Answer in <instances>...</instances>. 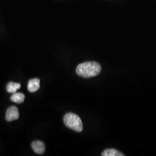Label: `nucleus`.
<instances>
[{
	"instance_id": "f257e3e1",
	"label": "nucleus",
	"mask_w": 156,
	"mask_h": 156,
	"mask_svg": "<svg viewBox=\"0 0 156 156\" xmlns=\"http://www.w3.org/2000/svg\"><path fill=\"white\" fill-rule=\"evenodd\" d=\"M101 71V67L99 63L95 62H87L78 65L76 69V73L79 76L89 78L98 75Z\"/></svg>"
},
{
	"instance_id": "f03ea898",
	"label": "nucleus",
	"mask_w": 156,
	"mask_h": 156,
	"mask_svg": "<svg viewBox=\"0 0 156 156\" xmlns=\"http://www.w3.org/2000/svg\"><path fill=\"white\" fill-rule=\"evenodd\" d=\"M64 123L68 128L80 133L83 130V123L80 118L73 113H67L63 119Z\"/></svg>"
},
{
	"instance_id": "7ed1b4c3",
	"label": "nucleus",
	"mask_w": 156,
	"mask_h": 156,
	"mask_svg": "<svg viewBox=\"0 0 156 156\" xmlns=\"http://www.w3.org/2000/svg\"><path fill=\"white\" fill-rule=\"evenodd\" d=\"M19 117L18 109L16 106L9 107L6 112L5 119L7 122H12L17 120Z\"/></svg>"
},
{
	"instance_id": "20e7f679",
	"label": "nucleus",
	"mask_w": 156,
	"mask_h": 156,
	"mask_svg": "<svg viewBox=\"0 0 156 156\" xmlns=\"http://www.w3.org/2000/svg\"><path fill=\"white\" fill-rule=\"evenodd\" d=\"M31 147L36 153L38 154H43L45 151L44 144L39 140H35L31 144Z\"/></svg>"
},
{
	"instance_id": "39448f33",
	"label": "nucleus",
	"mask_w": 156,
	"mask_h": 156,
	"mask_svg": "<svg viewBox=\"0 0 156 156\" xmlns=\"http://www.w3.org/2000/svg\"><path fill=\"white\" fill-rule=\"evenodd\" d=\"M40 87V80L39 79H33L29 80L28 83V91L31 93L37 91Z\"/></svg>"
},
{
	"instance_id": "423d86ee",
	"label": "nucleus",
	"mask_w": 156,
	"mask_h": 156,
	"mask_svg": "<svg viewBox=\"0 0 156 156\" xmlns=\"http://www.w3.org/2000/svg\"><path fill=\"white\" fill-rule=\"evenodd\" d=\"M20 87H21L20 84L11 82L6 86V91L9 93L13 94L16 93L17 90L19 89Z\"/></svg>"
},
{
	"instance_id": "0eeeda50",
	"label": "nucleus",
	"mask_w": 156,
	"mask_h": 156,
	"mask_svg": "<svg viewBox=\"0 0 156 156\" xmlns=\"http://www.w3.org/2000/svg\"><path fill=\"white\" fill-rule=\"evenodd\" d=\"M101 155L102 156H123L122 153L115 149H108L102 151Z\"/></svg>"
},
{
	"instance_id": "6e6552de",
	"label": "nucleus",
	"mask_w": 156,
	"mask_h": 156,
	"mask_svg": "<svg viewBox=\"0 0 156 156\" xmlns=\"http://www.w3.org/2000/svg\"><path fill=\"white\" fill-rule=\"evenodd\" d=\"M25 96L24 95L20 93H13L11 97V100L15 103L21 104L24 101Z\"/></svg>"
}]
</instances>
